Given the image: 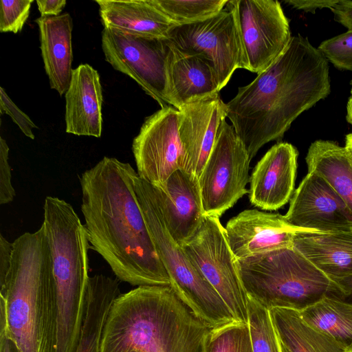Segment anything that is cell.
Segmentation results:
<instances>
[{
	"label": "cell",
	"instance_id": "7",
	"mask_svg": "<svg viewBox=\"0 0 352 352\" xmlns=\"http://www.w3.org/2000/svg\"><path fill=\"white\" fill-rule=\"evenodd\" d=\"M134 190L157 252L168 274L170 286L177 296L210 329L236 322L219 294L170 234L153 185L138 174Z\"/></svg>",
	"mask_w": 352,
	"mask_h": 352
},
{
	"label": "cell",
	"instance_id": "40",
	"mask_svg": "<svg viewBox=\"0 0 352 352\" xmlns=\"http://www.w3.org/2000/svg\"><path fill=\"white\" fill-rule=\"evenodd\" d=\"M345 293L344 301L352 303V276L337 282Z\"/></svg>",
	"mask_w": 352,
	"mask_h": 352
},
{
	"label": "cell",
	"instance_id": "13",
	"mask_svg": "<svg viewBox=\"0 0 352 352\" xmlns=\"http://www.w3.org/2000/svg\"><path fill=\"white\" fill-rule=\"evenodd\" d=\"M179 112L168 105L146 117L132 143L138 176L162 186L180 169L182 150L179 135Z\"/></svg>",
	"mask_w": 352,
	"mask_h": 352
},
{
	"label": "cell",
	"instance_id": "4",
	"mask_svg": "<svg viewBox=\"0 0 352 352\" xmlns=\"http://www.w3.org/2000/svg\"><path fill=\"white\" fill-rule=\"evenodd\" d=\"M12 243L10 268L0 285V327L21 352H54L52 260L44 227Z\"/></svg>",
	"mask_w": 352,
	"mask_h": 352
},
{
	"label": "cell",
	"instance_id": "43",
	"mask_svg": "<svg viewBox=\"0 0 352 352\" xmlns=\"http://www.w3.org/2000/svg\"><path fill=\"white\" fill-rule=\"evenodd\" d=\"M126 352H140L138 350H135V349H131V350H129L128 351Z\"/></svg>",
	"mask_w": 352,
	"mask_h": 352
},
{
	"label": "cell",
	"instance_id": "11",
	"mask_svg": "<svg viewBox=\"0 0 352 352\" xmlns=\"http://www.w3.org/2000/svg\"><path fill=\"white\" fill-rule=\"evenodd\" d=\"M251 159L233 126L223 120L199 178L206 217H220L243 195L250 182Z\"/></svg>",
	"mask_w": 352,
	"mask_h": 352
},
{
	"label": "cell",
	"instance_id": "6",
	"mask_svg": "<svg viewBox=\"0 0 352 352\" xmlns=\"http://www.w3.org/2000/svg\"><path fill=\"white\" fill-rule=\"evenodd\" d=\"M236 262L248 298L268 310L300 311L325 297L344 300L343 289L293 246Z\"/></svg>",
	"mask_w": 352,
	"mask_h": 352
},
{
	"label": "cell",
	"instance_id": "21",
	"mask_svg": "<svg viewBox=\"0 0 352 352\" xmlns=\"http://www.w3.org/2000/svg\"><path fill=\"white\" fill-rule=\"evenodd\" d=\"M293 247L336 283L352 276V229L299 232Z\"/></svg>",
	"mask_w": 352,
	"mask_h": 352
},
{
	"label": "cell",
	"instance_id": "5",
	"mask_svg": "<svg viewBox=\"0 0 352 352\" xmlns=\"http://www.w3.org/2000/svg\"><path fill=\"white\" fill-rule=\"evenodd\" d=\"M43 210L42 226L52 260L54 352H74L85 310L91 246L85 225L71 204L48 196Z\"/></svg>",
	"mask_w": 352,
	"mask_h": 352
},
{
	"label": "cell",
	"instance_id": "38",
	"mask_svg": "<svg viewBox=\"0 0 352 352\" xmlns=\"http://www.w3.org/2000/svg\"><path fill=\"white\" fill-rule=\"evenodd\" d=\"M36 2L41 16H59L67 3L65 0H37Z\"/></svg>",
	"mask_w": 352,
	"mask_h": 352
},
{
	"label": "cell",
	"instance_id": "31",
	"mask_svg": "<svg viewBox=\"0 0 352 352\" xmlns=\"http://www.w3.org/2000/svg\"><path fill=\"white\" fill-rule=\"evenodd\" d=\"M318 49L336 67L352 72V30L322 41Z\"/></svg>",
	"mask_w": 352,
	"mask_h": 352
},
{
	"label": "cell",
	"instance_id": "22",
	"mask_svg": "<svg viewBox=\"0 0 352 352\" xmlns=\"http://www.w3.org/2000/svg\"><path fill=\"white\" fill-rule=\"evenodd\" d=\"M104 28L155 37L168 38L176 25L151 0H95Z\"/></svg>",
	"mask_w": 352,
	"mask_h": 352
},
{
	"label": "cell",
	"instance_id": "39",
	"mask_svg": "<svg viewBox=\"0 0 352 352\" xmlns=\"http://www.w3.org/2000/svg\"><path fill=\"white\" fill-rule=\"evenodd\" d=\"M0 352H21L16 342L0 327Z\"/></svg>",
	"mask_w": 352,
	"mask_h": 352
},
{
	"label": "cell",
	"instance_id": "36",
	"mask_svg": "<svg viewBox=\"0 0 352 352\" xmlns=\"http://www.w3.org/2000/svg\"><path fill=\"white\" fill-rule=\"evenodd\" d=\"M338 0H285V3L296 10L314 13L318 9L331 8Z\"/></svg>",
	"mask_w": 352,
	"mask_h": 352
},
{
	"label": "cell",
	"instance_id": "8",
	"mask_svg": "<svg viewBox=\"0 0 352 352\" xmlns=\"http://www.w3.org/2000/svg\"><path fill=\"white\" fill-rule=\"evenodd\" d=\"M101 41L113 69L133 78L161 108L171 106L169 69L175 49L168 38L104 28Z\"/></svg>",
	"mask_w": 352,
	"mask_h": 352
},
{
	"label": "cell",
	"instance_id": "23",
	"mask_svg": "<svg viewBox=\"0 0 352 352\" xmlns=\"http://www.w3.org/2000/svg\"><path fill=\"white\" fill-rule=\"evenodd\" d=\"M169 87L170 105L177 109L220 91L216 74L207 60L176 49L169 69Z\"/></svg>",
	"mask_w": 352,
	"mask_h": 352
},
{
	"label": "cell",
	"instance_id": "1",
	"mask_svg": "<svg viewBox=\"0 0 352 352\" xmlns=\"http://www.w3.org/2000/svg\"><path fill=\"white\" fill-rule=\"evenodd\" d=\"M129 163L104 157L80 177L81 210L91 248L132 285H170L134 190Z\"/></svg>",
	"mask_w": 352,
	"mask_h": 352
},
{
	"label": "cell",
	"instance_id": "17",
	"mask_svg": "<svg viewBox=\"0 0 352 352\" xmlns=\"http://www.w3.org/2000/svg\"><path fill=\"white\" fill-rule=\"evenodd\" d=\"M153 188L166 228L181 246L206 218L199 178L178 169L162 186Z\"/></svg>",
	"mask_w": 352,
	"mask_h": 352
},
{
	"label": "cell",
	"instance_id": "34",
	"mask_svg": "<svg viewBox=\"0 0 352 352\" xmlns=\"http://www.w3.org/2000/svg\"><path fill=\"white\" fill-rule=\"evenodd\" d=\"M9 147L6 141L0 138V204L13 201L16 192L12 184L11 167L8 162Z\"/></svg>",
	"mask_w": 352,
	"mask_h": 352
},
{
	"label": "cell",
	"instance_id": "24",
	"mask_svg": "<svg viewBox=\"0 0 352 352\" xmlns=\"http://www.w3.org/2000/svg\"><path fill=\"white\" fill-rule=\"evenodd\" d=\"M269 311L281 352H347L335 339L307 325L298 311L273 308Z\"/></svg>",
	"mask_w": 352,
	"mask_h": 352
},
{
	"label": "cell",
	"instance_id": "9",
	"mask_svg": "<svg viewBox=\"0 0 352 352\" xmlns=\"http://www.w3.org/2000/svg\"><path fill=\"white\" fill-rule=\"evenodd\" d=\"M181 247L221 296L235 320L248 324V296L219 218L206 216L196 233Z\"/></svg>",
	"mask_w": 352,
	"mask_h": 352
},
{
	"label": "cell",
	"instance_id": "28",
	"mask_svg": "<svg viewBox=\"0 0 352 352\" xmlns=\"http://www.w3.org/2000/svg\"><path fill=\"white\" fill-rule=\"evenodd\" d=\"M176 25L208 19L220 12L228 0H151Z\"/></svg>",
	"mask_w": 352,
	"mask_h": 352
},
{
	"label": "cell",
	"instance_id": "33",
	"mask_svg": "<svg viewBox=\"0 0 352 352\" xmlns=\"http://www.w3.org/2000/svg\"><path fill=\"white\" fill-rule=\"evenodd\" d=\"M0 112L8 115L23 134L34 139L33 129H38L30 117L21 110L10 98L2 87H0Z\"/></svg>",
	"mask_w": 352,
	"mask_h": 352
},
{
	"label": "cell",
	"instance_id": "2",
	"mask_svg": "<svg viewBox=\"0 0 352 352\" xmlns=\"http://www.w3.org/2000/svg\"><path fill=\"white\" fill-rule=\"evenodd\" d=\"M331 92L329 61L309 41L293 36L285 51L226 106V118L252 160L282 139L292 123Z\"/></svg>",
	"mask_w": 352,
	"mask_h": 352
},
{
	"label": "cell",
	"instance_id": "3",
	"mask_svg": "<svg viewBox=\"0 0 352 352\" xmlns=\"http://www.w3.org/2000/svg\"><path fill=\"white\" fill-rule=\"evenodd\" d=\"M210 329L170 285H142L113 301L99 352H203Z\"/></svg>",
	"mask_w": 352,
	"mask_h": 352
},
{
	"label": "cell",
	"instance_id": "32",
	"mask_svg": "<svg viewBox=\"0 0 352 352\" xmlns=\"http://www.w3.org/2000/svg\"><path fill=\"white\" fill-rule=\"evenodd\" d=\"M33 0H14L0 2V32H20L29 17Z\"/></svg>",
	"mask_w": 352,
	"mask_h": 352
},
{
	"label": "cell",
	"instance_id": "35",
	"mask_svg": "<svg viewBox=\"0 0 352 352\" xmlns=\"http://www.w3.org/2000/svg\"><path fill=\"white\" fill-rule=\"evenodd\" d=\"M331 10L337 22L346 28L348 30H352V1L338 0Z\"/></svg>",
	"mask_w": 352,
	"mask_h": 352
},
{
	"label": "cell",
	"instance_id": "25",
	"mask_svg": "<svg viewBox=\"0 0 352 352\" xmlns=\"http://www.w3.org/2000/svg\"><path fill=\"white\" fill-rule=\"evenodd\" d=\"M120 294L116 279L102 274L89 278L82 326L74 352L100 351L101 336L108 313Z\"/></svg>",
	"mask_w": 352,
	"mask_h": 352
},
{
	"label": "cell",
	"instance_id": "37",
	"mask_svg": "<svg viewBox=\"0 0 352 352\" xmlns=\"http://www.w3.org/2000/svg\"><path fill=\"white\" fill-rule=\"evenodd\" d=\"M12 252L13 243L0 234V285L4 282L10 268Z\"/></svg>",
	"mask_w": 352,
	"mask_h": 352
},
{
	"label": "cell",
	"instance_id": "30",
	"mask_svg": "<svg viewBox=\"0 0 352 352\" xmlns=\"http://www.w3.org/2000/svg\"><path fill=\"white\" fill-rule=\"evenodd\" d=\"M248 302L253 352H281L269 310L250 298Z\"/></svg>",
	"mask_w": 352,
	"mask_h": 352
},
{
	"label": "cell",
	"instance_id": "26",
	"mask_svg": "<svg viewBox=\"0 0 352 352\" xmlns=\"http://www.w3.org/2000/svg\"><path fill=\"white\" fill-rule=\"evenodd\" d=\"M305 160L308 172L323 177L352 210V156L346 147L318 140L310 145Z\"/></svg>",
	"mask_w": 352,
	"mask_h": 352
},
{
	"label": "cell",
	"instance_id": "41",
	"mask_svg": "<svg viewBox=\"0 0 352 352\" xmlns=\"http://www.w3.org/2000/svg\"><path fill=\"white\" fill-rule=\"evenodd\" d=\"M346 120L352 125V89L351 91V96H349L346 104Z\"/></svg>",
	"mask_w": 352,
	"mask_h": 352
},
{
	"label": "cell",
	"instance_id": "19",
	"mask_svg": "<svg viewBox=\"0 0 352 352\" xmlns=\"http://www.w3.org/2000/svg\"><path fill=\"white\" fill-rule=\"evenodd\" d=\"M65 98L66 133L100 138L103 96L98 72L89 64L73 69Z\"/></svg>",
	"mask_w": 352,
	"mask_h": 352
},
{
	"label": "cell",
	"instance_id": "27",
	"mask_svg": "<svg viewBox=\"0 0 352 352\" xmlns=\"http://www.w3.org/2000/svg\"><path fill=\"white\" fill-rule=\"evenodd\" d=\"M298 312L307 325L352 351V303L325 297Z\"/></svg>",
	"mask_w": 352,
	"mask_h": 352
},
{
	"label": "cell",
	"instance_id": "16",
	"mask_svg": "<svg viewBox=\"0 0 352 352\" xmlns=\"http://www.w3.org/2000/svg\"><path fill=\"white\" fill-rule=\"evenodd\" d=\"M225 234L236 259L293 246L296 233L313 231L296 228L279 213L245 210L226 223Z\"/></svg>",
	"mask_w": 352,
	"mask_h": 352
},
{
	"label": "cell",
	"instance_id": "10",
	"mask_svg": "<svg viewBox=\"0 0 352 352\" xmlns=\"http://www.w3.org/2000/svg\"><path fill=\"white\" fill-rule=\"evenodd\" d=\"M241 48V68L258 74L285 51L291 38L289 20L275 0H228Z\"/></svg>",
	"mask_w": 352,
	"mask_h": 352
},
{
	"label": "cell",
	"instance_id": "20",
	"mask_svg": "<svg viewBox=\"0 0 352 352\" xmlns=\"http://www.w3.org/2000/svg\"><path fill=\"white\" fill-rule=\"evenodd\" d=\"M35 22L50 87L63 96L68 89L73 71L72 18L66 12L56 16H40Z\"/></svg>",
	"mask_w": 352,
	"mask_h": 352
},
{
	"label": "cell",
	"instance_id": "29",
	"mask_svg": "<svg viewBox=\"0 0 352 352\" xmlns=\"http://www.w3.org/2000/svg\"><path fill=\"white\" fill-rule=\"evenodd\" d=\"M203 352H253L248 324L235 322L210 329L204 340Z\"/></svg>",
	"mask_w": 352,
	"mask_h": 352
},
{
	"label": "cell",
	"instance_id": "42",
	"mask_svg": "<svg viewBox=\"0 0 352 352\" xmlns=\"http://www.w3.org/2000/svg\"><path fill=\"white\" fill-rule=\"evenodd\" d=\"M344 146L352 156V131L346 135Z\"/></svg>",
	"mask_w": 352,
	"mask_h": 352
},
{
	"label": "cell",
	"instance_id": "12",
	"mask_svg": "<svg viewBox=\"0 0 352 352\" xmlns=\"http://www.w3.org/2000/svg\"><path fill=\"white\" fill-rule=\"evenodd\" d=\"M167 38L179 52L207 60L216 74L219 90L241 68L239 35L233 12L226 6L205 20L173 26Z\"/></svg>",
	"mask_w": 352,
	"mask_h": 352
},
{
	"label": "cell",
	"instance_id": "15",
	"mask_svg": "<svg viewBox=\"0 0 352 352\" xmlns=\"http://www.w3.org/2000/svg\"><path fill=\"white\" fill-rule=\"evenodd\" d=\"M181 168L199 178L213 148L218 129L226 118L219 93L187 103L179 109Z\"/></svg>",
	"mask_w": 352,
	"mask_h": 352
},
{
	"label": "cell",
	"instance_id": "18",
	"mask_svg": "<svg viewBox=\"0 0 352 352\" xmlns=\"http://www.w3.org/2000/svg\"><path fill=\"white\" fill-rule=\"evenodd\" d=\"M298 152L288 142L272 146L257 162L250 177L249 199L263 210H276L294 192Z\"/></svg>",
	"mask_w": 352,
	"mask_h": 352
},
{
	"label": "cell",
	"instance_id": "44",
	"mask_svg": "<svg viewBox=\"0 0 352 352\" xmlns=\"http://www.w3.org/2000/svg\"><path fill=\"white\" fill-rule=\"evenodd\" d=\"M349 352H352V351H349Z\"/></svg>",
	"mask_w": 352,
	"mask_h": 352
},
{
	"label": "cell",
	"instance_id": "14",
	"mask_svg": "<svg viewBox=\"0 0 352 352\" xmlns=\"http://www.w3.org/2000/svg\"><path fill=\"white\" fill-rule=\"evenodd\" d=\"M293 226L330 232L352 229V210L320 175L308 172L294 190L285 215Z\"/></svg>",
	"mask_w": 352,
	"mask_h": 352
}]
</instances>
